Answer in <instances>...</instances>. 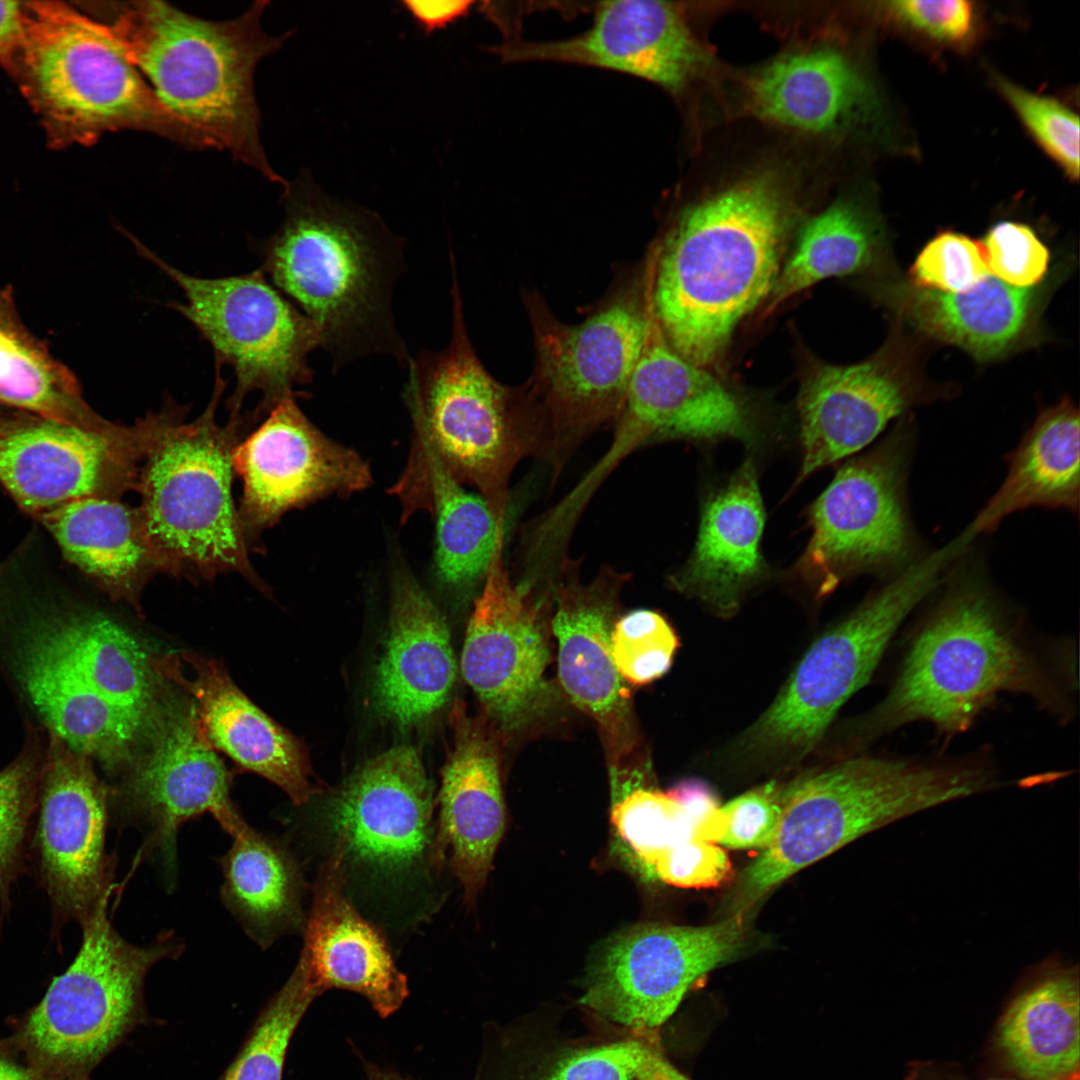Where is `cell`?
I'll return each instance as SVG.
<instances>
[{
    "instance_id": "cell-15",
    "label": "cell",
    "mask_w": 1080,
    "mask_h": 1080,
    "mask_svg": "<svg viewBox=\"0 0 1080 1080\" xmlns=\"http://www.w3.org/2000/svg\"><path fill=\"white\" fill-rule=\"evenodd\" d=\"M747 941L743 914L700 927L634 926L603 947L580 1002L611 1021L651 1032L700 977L742 954Z\"/></svg>"
},
{
    "instance_id": "cell-58",
    "label": "cell",
    "mask_w": 1080,
    "mask_h": 1080,
    "mask_svg": "<svg viewBox=\"0 0 1080 1080\" xmlns=\"http://www.w3.org/2000/svg\"><path fill=\"white\" fill-rule=\"evenodd\" d=\"M365 1069L368 1080H412L395 1071L382 1069L372 1064H366Z\"/></svg>"
},
{
    "instance_id": "cell-21",
    "label": "cell",
    "mask_w": 1080,
    "mask_h": 1080,
    "mask_svg": "<svg viewBox=\"0 0 1080 1080\" xmlns=\"http://www.w3.org/2000/svg\"><path fill=\"white\" fill-rule=\"evenodd\" d=\"M499 548L471 614L461 670L485 712L504 732L546 714L554 690L545 678L547 639L536 608L512 584Z\"/></svg>"
},
{
    "instance_id": "cell-40",
    "label": "cell",
    "mask_w": 1080,
    "mask_h": 1080,
    "mask_svg": "<svg viewBox=\"0 0 1080 1080\" xmlns=\"http://www.w3.org/2000/svg\"><path fill=\"white\" fill-rule=\"evenodd\" d=\"M0 402L34 416L83 427L107 420L84 402L76 384L32 344L0 325Z\"/></svg>"
},
{
    "instance_id": "cell-14",
    "label": "cell",
    "mask_w": 1080,
    "mask_h": 1080,
    "mask_svg": "<svg viewBox=\"0 0 1080 1080\" xmlns=\"http://www.w3.org/2000/svg\"><path fill=\"white\" fill-rule=\"evenodd\" d=\"M536 344L535 392L560 462L586 433L617 418L647 332V308L614 300L583 323L559 322L536 298L528 302Z\"/></svg>"
},
{
    "instance_id": "cell-46",
    "label": "cell",
    "mask_w": 1080,
    "mask_h": 1080,
    "mask_svg": "<svg viewBox=\"0 0 1080 1080\" xmlns=\"http://www.w3.org/2000/svg\"><path fill=\"white\" fill-rule=\"evenodd\" d=\"M998 88L1041 147L1071 179L1079 176V118L1057 99L1005 79Z\"/></svg>"
},
{
    "instance_id": "cell-43",
    "label": "cell",
    "mask_w": 1080,
    "mask_h": 1080,
    "mask_svg": "<svg viewBox=\"0 0 1080 1080\" xmlns=\"http://www.w3.org/2000/svg\"><path fill=\"white\" fill-rule=\"evenodd\" d=\"M44 761L34 748L0 771V903L10 905L14 882L25 868V848L37 810Z\"/></svg>"
},
{
    "instance_id": "cell-39",
    "label": "cell",
    "mask_w": 1080,
    "mask_h": 1080,
    "mask_svg": "<svg viewBox=\"0 0 1080 1080\" xmlns=\"http://www.w3.org/2000/svg\"><path fill=\"white\" fill-rule=\"evenodd\" d=\"M882 250L876 217L856 201L837 200L801 229L769 295L770 307L824 279L870 269Z\"/></svg>"
},
{
    "instance_id": "cell-16",
    "label": "cell",
    "mask_w": 1080,
    "mask_h": 1080,
    "mask_svg": "<svg viewBox=\"0 0 1080 1080\" xmlns=\"http://www.w3.org/2000/svg\"><path fill=\"white\" fill-rule=\"evenodd\" d=\"M144 450L142 418L95 428L0 419V483L34 517L78 499H119L136 490Z\"/></svg>"
},
{
    "instance_id": "cell-6",
    "label": "cell",
    "mask_w": 1080,
    "mask_h": 1080,
    "mask_svg": "<svg viewBox=\"0 0 1080 1080\" xmlns=\"http://www.w3.org/2000/svg\"><path fill=\"white\" fill-rule=\"evenodd\" d=\"M993 785L975 765L864 756L800 776L782 787L776 834L740 875L729 915H747L789 877L869 832Z\"/></svg>"
},
{
    "instance_id": "cell-5",
    "label": "cell",
    "mask_w": 1080,
    "mask_h": 1080,
    "mask_svg": "<svg viewBox=\"0 0 1080 1080\" xmlns=\"http://www.w3.org/2000/svg\"><path fill=\"white\" fill-rule=\"evenodd\" d=\"M23 4V39L8 75L51 148L89 146L105 133L122 130L206 148L128 61L105 22L64 2Z\"/></svg>"
},
{
    "instance_id": "cell-27",
    "label": "cell",
    "mask_w": 1080,
    "mask_h": 1080,
    "mask_svg": "<svg viewBox=\"0 0 1080 1080\" xmlns=\"http://www.w3.org/2000/svg\"><path fill=\"white\" fill-rule=\"evenodd\" d=\"M764 525L757 469L749 458L706 496L694 549L670 583L718 616L734 615L744 595L768 574L761 551Z\"/></svg>"
},
{
    "instance_id": "cell-13",
    "label": "cell",
    "mask_w": 1080,
    "mask_h": 1080,
    "mask_svg": "<svg viewBox=\"0 0 1080 1080\" xmlns=\"http://www.w3.org/2000/svg\"><path fill=\"white\" fill-rule=\"evenodd\" d=\"M911 451L910 435L893 433L845 463L811 505V537L796 571L817 597L850 576L900 572L915 561L905 495Z\"/></svg>"
},
{
    "instance_id": "cell-44",
    "label": "cell",
    "mask_w": 1080,
    "mask_h": 1080,
    "mask_svg": "<svg viewBox=\"0 0 1080 1080\" xmlns=\"http://www.w3.org/2000/svg\"><path fill=\"white\" fill-rule=\"evenodd\" d=\"M678 638L668 621L652 610H635L614 622L610 648L623 678L643 685L660 678L670 668Z\"/></svg>"
},
{
    "instance_id": "cell-47",
    "label": "cell",
    "mask_w": 1080,
    "mask_h": 1080,
    "mask_svg": "<svg viewBox=\"0 0 1080 1080\" xmlns=\"http://www.w3.org/2000/svg\"><path fill=\"white\" fill-rule=\"evenodd\" d=\"M988 275L980 241L953 231L931 239L909 270L913 287L943 293L967 291Z\"/></svg>"
},
{
    "instance_id": "cell-33",
    "label": "cell",
    "mask_w": 1080,
    "mask_h": 1080,
    "mask_svg": "<svg viewBox=\"0 0 1080 1080\" xmlns=\"http://www.w3.org/2000/svg\"><path fill=\"white\" fill-rule=\"evenodd\" d=\"M747 96L761 118L810 133H833L857 122L870 88L842 53L815 48L782 56L751 78Z\"/></svg>"
},
{
    "instance_id": "cell-28",
    "label": "cell",
    "mask_w": 1080,
    "mask_h": 1080,
    "mask_svg": "<svg viewBox=\"0 0 1080 1080\" xmlns=\"http://www.w3.org/2000/svg\"><path fill=\"white\" fill-rule=\"evenodd\" d=\"M301 957L321 993L339 988L364 996L382 1018L395 1013L408 996L384 938L347 896L338 860L328 856L313 888Z\"/></svg>"
},
{
    "instance_id": "cell-25",
    "label": "cell",
    "mask_w": 1080,
    "mask_h": 1080,
    "mask_svg": "<svg viewBox=\"0 0 1080 1080\" xmlns=\"http://www.w3.org/2000/svg\"><path fill=\"white\" fill-rule=\"evenodd\" d=\"M617 578L605 574L587 585H566L558 592L552 620L561 685L596 721L615 771L637 744L630 694L610 648Z\"/></svg>"
},
{
    "instance_id": "cell-10",
    "label": "cell",
    "mask_w": 1080,
    "mask_h": 1080,
    "mask_svg": "<svg viewBox=\"0 0 1080 1080\" xmlns=\"http://www.w3.org/2000/svg\"><path fill=\"white\" fill-rule=\"evenodd\" d=\"M107 902L82 925L77 956L53 979L22 1032L32 1064L53 1075L87 1079L144 1022L143 989L150 968L182 950L168 933L147 946L129 943L111 925Z\"/></svg>"
},
{
    "instance_id": "cell-34",
    "label": "cell",
    "mask_w": 1080,
    "mask_h": 1080,
    "mask_svg": "<svg viewBox=\"0 0 1080 1080\" xmlns=\"http://www.w3.org/2000/svg\"><path fill=\"white\" fill-rule=\"evenodd\" d=\"M395 490L407 515L420 507L433 513L440 578L456 587L484 581L504 537L503 517L488 501L465 490L418 442Z\"/></svg>"
},
{
    "instance_id": "cell-35",
    "label": "cell",
    "mask_w": 1080,
    "mask_h": 1080,
    "mask_svg": "<svg viewBox=\"0 0 1080 1080\" xmlns=\"http://www.w3.org/2000/svg\"><path fill=\"white\" fill-rule=\"evenodd\" d=\"M1079 411L1069 399L1044 410L1008 458L998 490L966 528L992 532L1014 512L1030 507L1077 514L1080 503Z\"/></svg>"
},
{
    "instance_id": "cell-38",
    "label": "cell",
    "mask_w": 1080,
    "mask_h": 1080,
    "mask_svg": "<svg viewBox=\"0 0 1080 1080\" xmlns=\"http://www.w3.org/2000/svg\"><path fill=\"white\" fill-rule=\"evenodd\" d=\"M231 837L220 860L222 899L247 935L266 948L306 922L302 875L288 849L246 822Z\"/></svg>"
},
{
    "instance_id": "cell-7",
    "label": "cell",
    "mask_w": 1080,
    "mask_h": 1080,
    "mask_svg": "<svg viewBox=\"0 0 1080 1080\" xmlns=\"http://www.w3.org/2000/svg\"><path fill=\"white\" fill-rule=\"evenodd\" d=\"M216 368L212 397L198 418L186 422L184 408L172 400L142 418L139 510L167 573L189 571L208 579L238 572L263 589L232 494L241 415L231 413L225 426L217 423L226 383Z\"/></svg>"
},
{
    "instance_id": "cell-32",
    "label": "cell",
    "mask_w": 1080,
    "mask_h": 1080,
    "mask_svg": "<svg viewBox=\"0 0 1080 1080\" xmlns=\"http://www.w3.org/2000/svg\"><path fill=\"white\" fill-rule=\"evenodd\" d=\"M71 564L113 599L139 610L145 584L167 569L139 510L115 498H83L36 516Z\"/></svg>"
},
{
    "instance_id": "cell-20",
    "label": "cell",
    "mask_w": 1080,
    "mask_h": 1080,
    "mask_svg": "<svg viewBox=\"0 0 1080 1080\" xmlns=\"http://www.w3.org/2000/svg\"><path fill=\"white\" fill-rule=\"evenodd\" d=\"M294 395L278 401L233 451L234 471L243 481L238 513L247 539L292 509L372 484L367 462L310 422Z\"/></svg>"
},
{
    "instance_id": "cell-50",
    "label": "cell",
    "mask_w": 1080,
    "mask_h": 1080,
    "mask_svg": "<svg viewBox=\"0 0 1080 1080\" xmlns=\"http://www.w3.org/2000/svg\"><path fill=\"white\" fill-rule=\"evenodd\" d=\"M887 6L897 21L943 43H962L974 30L976 13L969 1L908 0L893 1Z\"/></svg>"
},
{
    "instance_id": "cell-19",
    "label": "cell",
    "mask_w": 1080,
    "mask_h": 1080,
    "mask_svg": "<svg viewBox=\"0 0 1080 1080\" xmlns=\"http://www.w3.org/2000/svg\"><path fill=\"white\" fill-rule=\"evenodd\" d=\"M647 332L618 415L612 445L598 463L608 474L646 440H760L761 431L744 402L725 384L676 352L655 317L650 286Z\"/></svg>"
},
{
    "instance_id": "cell-45",
    "label": "cell",
    "mask_w": 1080,
    "mask_h": 1080,
    "mask_svg": "<svg viewBox=\"0 0 1080 1080\" xmlns=\"http://www.w3.org/2000/svg\"><path fill=\"white\" fill-rule=\"evenodd\" d=\"M782 812V786L769 782L718 807L693 837L733 849L766 848Z\"/></svg>"
},
{
    "instance_id": "cell-23",
    "label": "cell",
    "mask_w": 1080,
    "mask_h": 1080,
    "mask_svg": "<svg viewBox=\"0 0 1080 1080\" xmlns=\"http://www.w3.org/2000/svg\"><path fill=\"white\" fill-rule=\"evenodd\" d=\"M151 661L160 677L192 696L201 733L215 751L277 785L296 805L317 793L303 742L255 705L221 662L187 651Z\"/></svg>"
},
{
    "instance_id": "cell-53",
    "label": "cell",
    "mask_w": 1080,
    "mask_h": 1080,
    "mask_svg": "<svg viewBox=\"0 0 1080 1080\" xmlns=\"http://www.w3.org/2000/svg\"><path fill=\"white\" fill-rule=\"evenodd\" d=\"M24 33V4L0 1V67L10 73Z\"/></svg>"
},
{
    "instance_id": "cell-59",
    "label": "cell",
    "mask_w": 1080,
    "mask_h": 1080,
    "mask_svg": "<svg viewBox=\"0 0 1080 1080\" xmlns=\"http://www.w3.org/2000/svg\"><path fill=\"white\" fill-rule=\"evenodd\" d=\"M1078 1080H1080V1079H1078Z\"/></svg>"
},
{
    "instance_id": "cell-56",
    "label": "cell",
    "mask_w": 1080,
    "mask_h": 1080,
    "mask_svg": "<svg viewBox=\"0 0 1080 1080\" xmlns=\"http://www.w3.org/2000/svg\"><path fill=\"white\" fill-rule=\"evenodd\" d=\"M905 1080H1015L1007 1075L990 1076L983 1079L969 1077L959 1066L933 1062L919 1061L910 1065Z\"/></svg>"
},
{
    "instance_id": "cell-24",
    "label": "cell",
    "mask_w": 1080,
    "mask_h": 1080,
    "mask_svg": "<svg viewBox=\"0 0 1080 1080\" xmlns=\"http://www.w3.org/2000/svg\"><path fill=\"white\" fill-rule=\"evenodd\" d=\"M915 401L906 367L888 352L853 365L815 366L798 398L797 483L867 446Z\"/></svg>"
},
{
    "instance_id": "cell-48",
    "label": "cell",
    "mask_w": 1080,
    "mask_h": 1080,
    "mask_svg": "<svg viewBox=\"0 0 1080 1080\" xmlns=\"http://www.w3.org/2000/svg\"><path fill=\"white\" fill-rule=\"evenodd\" d=\"M980 244L989 274L1012 287L1029 289L1047 272L1049 250L1026 224L999 222Z\"/></svg>"
},
{
    "instance_id": "cell-51",
    "label": "cell",
    "mask_w": 1080,
    "mask_h": 1080,
    "mask_svg": "<svg viewBox=\"0 0 1080 1080\" xmlns=\"http://www.w3.org/2000/svg\"><path fill=\"white\" fill-rule=\"evenodd\" d=\"M644 1039L583 1048L564 1057L545 1080H636Z\"/></svg>"
},
{
    "instance_id": "cell-17",
    "label": "cell",
    "mask_w": 1080,
    "mask_h": 1080,
    "mask_svg": "<svg viewBox=\"0 0 1080 1080\" xmlns=\"http://www.w3.org/2000/svg\"><path fill=\"white\" fill-rule=\"evenodd\" d=\"M145 732L148 749L132 761L118 793L129 816L146 829L149 849L174 875L184 822L209 812L231 836L245 821L230 797L231 773L204 739L193 700L159 702Z\"/></svg>"
},
{
    "instance_id": "cell-18",
    "label": "cell",
    "mask_w": 1080,
    "mask_h": 1080,
    "mask_svg": "<svg viewBox=\"0 0 1080 1080\" xmlns=\"http://www.w3.org/2000/svg\"><path fill=\"white\" fill-rule=\"evenodd\" d=\"M110 792L91 758L51 732L38 794L34 848L55 919L87 922L112 888L106 853Z\"/></svg>"
},
{
    "instance_id": "cell-31",
    "label": "cell",
    "mask_w": 1080,
    "mask_h": 1080,
    "mask_svg": "<svg viewBox=\"0 0 1080 1080\" xmlns=\"http://www.w3.org/2000/svg\"><path fill=\"white\" fill-rule=\"evenodd\" d=\"M18 674L52 733L73 751L117 772L132 763L144 731L99 695L70 661L36 633L24 647Z\"/></svg>"
},
{
    "instance_id": "cell-29",
    "label": "cell",
    "mask_w": 1080,
    "mask_h": 1080,
    "mask_svg": "<svg viewBox=\"0 0 1080 1080\" xmlns=\"http://www.w3.org/2000/svg\"><path fill=\"white\" fill-rule=\"evenodd\" d=\"M1079 970L1057 959L1034 968L1001 1013L989 1044L1015 1080L1080 1079Z\"/></svg>"
},
{
    "instance_id": "cell-1",
    "label": "cell",
    "mask_w": 1080,
    "mask_h": 1080,
    "mask_svg": "<svg viewBox=\"0 0 1080 1080\" xmlns=\"http://www.w3.org/2000/svg\"><path fill=\"white\" fill-rule=\"evenodd\" d=\"M780 178L761 173L689 205L659 253L651 300L661 330L688 361L720 358L737 325L769 297L796 222Z\"/></svg>"
},
{
    "instance_id": "cell-37",
    "label": "cell",
    "mask_w": 1080,
    "mask_h": 1080,
    "mask_svg": "<svg viewBox=\"0 0 1080 1080\" xmlns=\"http://www.w3.org/2000/svg\"><path fill=\"white\" fill-rule=\"evenodd\" d=\"M104 699L144 732L159 705V674L136 638L98 613L46 622L36 631Z\"/></svg>"
},
{
    "instance_id": "cell-2",
    "label": "cell",
    "mask_w": 1080,
    "mask_h": 1080,
    "mask_svg": "<svg viewBox=\"0 0 1080 1080\" xmlns=\"http://www.w3.org/2000/svg\"><path fill=\"white\" fill-rule=\"evenodd\" d=\"M283 197L285 219L260 247L268 280L317 326L335 370L378 353L407 365L392 314L403 241L376 214L330 198L309 177Z\"/></svg>"
},
{
    "instance_id": "cell-22",
    "label": "cell",
    "mask_w": 1080,
    "mask_h": 1080,
    "mask_svg": "<svg viewBox=\"0 0 1080 1080\" xmlns=\"http://www.w3.org/2000/svg\"><path fill=\"white\" fill-rule=\"evenodd\" d=\"M509 61L544 60L587 65L629 74L680 92L705 64L679 8L653 0L605 1L592 26L575 37L503 46Z\"/></svg>"
},
{
    "instance_id": "cell-41",
    "label": "cell",
    "mask_w": 1080,
    "mask_h": 1080,
    "mask_svg": "<svg viewBox=\"0 0 1080 1080\" xmlns=\"http://www.w3.org/2000/svg\"><path fill=\"white\" fill-rule=\"evenodd\" d=\"M320 994L300 956L289 979L261 1012L238 1055L219 1080H282L293 1033Z\"/></svg>"
},
{
    "instance_id": "cell-8",
    "label": "cell",
    "mask_w": 1080,
    "mask_h": 1080,
    "mask_svg": "<svg viewBox=\"0 0 1080 1080\" xmlns=\"http://www.w3.org/2000/svg\"><path fill=\"white\" fill-rule=\"evenodd\" d=\"M952 562L945 548L915 560L805 652L768 709L732 744L733 760L790 765L815 747L869 680L890 639Z\"/></svg>"
},
{
    "instance_id": "cell-49",
    "label": "cell",
    "mask_w": 1080,
    "mask_h": 1080,
    "mask_svg": "<svg viewBox=\"0 0 1080 1080\" xmlns=\"http://www.w3.org/2000/svg\"><path fill=\"white\" fill-rule=\"evenodd\" d=\"M732 873L729 856L721 846L694 837L664 851L651 868V878L681 888L717 887Z\"/></svg>"
},
{
    "instance_id": "cell-30",
    "label": "cell",
    "mask_w": 1080,
    "mask_h": 1080,
    "mask_svg": "<svg viewBox=\"0 0 1080 1080\" xmlns=\"http://www.w3.org/2000/svg\"><path fill=\"white\" fill-rule=\"evenodd\" d=\"M457 675L447 623L416 580L394 579L389 631L377 665L375 702L401 727L426 719L448 700Z\"/></svg>"
},
{
    "instance_id": "cell-52",
    "label": "cell",
    "mask_w": 1080,
    "mask_h": 1080,
    "mask_svg": "<svg viewBox=\"0 0 1080 1080\" xmlns=\"http://www.w3.org/2000/svg\"><path fill=\"white\" fill-rule=\"evenodd\" d=\"M401 4L423 32L429 35L466 16L474 2L405 0Z\"/></svg>"
},
{
    "instance_id": "cell-57",
    "label": "cell",
    "mask_w": 1080,
    "mask_h": 1080,
    "mask_svg": "<svg viewBox=\"0 0 1080 1080\" xmlns=\"http://www.w3.org/2000/svg\"><path fill=\"white\" fill-rule=\"evenodd\" d=\"M0 1080H88L71 1079L53 1075L31 1064L24 1066L0 1056Z\"/></svg>"
},
{
    "instance_id": "cell-11",
    "label": "cell",
    "mask_w": 1080,
    "mask_h": 1080,
    "mask_svg": "<svg viewBox=\"0 0 1080 1080\" xmlns=\"http://www.w3.org/2000/svg\"><path fill=\"white\" fill-rule=\"evenodd\" d=\"M140 256L157 266L182 290L185 301L170 306L211 345L217 366L227 365L236 378L228 399L239 413L247 394L262 393L266 412L294 387L309 384L308 355L320 346L314 322L286 298L261 269L240 275L203 278L173 267L128 233Z\"/></svg>"
},
{
    "instance_id": "cell-4",
    "label": "cell",
    "mask_w": 1080,
    "mask_h": 1080,
    "mask_svg": "<svg viewBox=\"0 0 1080 1080\" xmlns=\"http://www.w3.org/2000/svg\"><path fill=\"white\" fill-rule=\"evenodd\" d=\"M1003 691L1028 694L1046 707L1062 704L1057 685L988 588L963 581L947 591L888 694L854 729L864 740L926 720L944 733H959Z\"/></svg>"
},
{
    "instance_id": "cell-9",
    "label": "cell",
    "mask_w": 1080,
    "mask_h": 1080,
    "mask_svg": "<svg viewBox=\"0 0 1080 1080\" xmlns=\"http://www.w3.org/2000/svg\"><path fill=\"white\" fill-rule=\"evenodd\" d=\"M453 327L442 350L410 357L405 398L420 443L460 484L504 516L507 483L537 436L518 421L509 392L484 368L465 326L454 260Z\"/></svg>"
},
{
    "instance_id": "cell-26",
    "label": "cell",
    "mask_w": 1080,
    "mask_h": 1080,
    "mask_svg": "<svg viewBox=\"0 0 1080 1080\" xmlns=\"http://www.w3.org/2000/svg\"><path fill=\"white\" fill-rule=\"evenodd\" d=\"M454 746L442 769L436 852L448 858L467 904L482 890L505 829V806L494 745L456 701Z\"/></svg>"
},
{
    "instance_id": "cell-36",
    "label": "cell",
    "mask_w": 1080,
    "mask_h": 1080,
    "mask_svg": "<svg viewBox=\"0 0 1080 1080\" xmlns=\"http://www.w3.org/2000/svg\"><path fill=\"white\" fill-rule=\"evenodd\" d=\"M891 295L904 318L921 332L984 361L1015 346L1035 307L1032 290L1012 287L992 275L960 293L902 285Z\"/></svg>"
},
{
    "instance_id": "cell-3",
    "label": "cell",
    "mask_w": 1080,
    "mask_h": 1080,
    "mask_svg": "<svg viewBox=\"0 0 1080 1080\" xmlns=\"http://www.w3.org/2000/svg\"><path fill=\"white\" fill-rule=\"evenodd\" d=\"M267 4L211 21L162 1L115 2L103 22L158 98L206 147L228 151L285 191L290 183L273 170L260 141L254 92L257 64L291 35L262 29Z\"/></svg>"
},
{
    "instance_id": "cell-55",
    "label": "cell",
    "mask_w": 1080,
    "mask_h": 1080,
    "mask_svg": "<svg viewBox=\"0 0 1080 1080\" xmlns=\"http://www.w3.org/2000/svg\"><path fill=\"white\" fill-rule=\"evenodd\" d=\"M636 1080H689L663 1054L660 1047L644 1038Z\"/></svg>"
},
{
    "instance_id": "cell-42",
    "label": "cell",
    "mask_w": 1080,
    "mask_h": 1080,
    "mask_svg": "<svg viewBox=\"0 0 1080 1080\" xmlns=\"http://www.w3.org/2000/svg\"><path fill=\"white\" fill-rule=\"evenodd\" d=\"M611 821L634 862L651 877L655 860L693 836L684 807L669 793L633 786L615 794Z\"/></svg>"
},
{
    "instance_id": "cell-12",
    "label": "cell",
    "mask_w": 1080,
    "mask_h": 1080,
    "mask_svg": "<svg viewBox=\"0 0 1080 1080\" xmlns=\"http://www.w3.org/2000/svg\"><path fill=\"white\" fill-rule=\"evenodd\" d=\"M323 808L329 856L338 860L344 886L353 879L385 896H405L441 865L433 785L411 746L367 761Z\"/></svg>"
},
{
    "instance_id": "cell-54",
    "label": "cell",
    "mask_w": 1080,
    "mask_h": 1080,
    "mask_svg": "<svg viewBox=\"0 0 1080 1080\" xmlns=\"http://www.w3.org/2000/svg\"><path fill=\"white\" fill-rule=\"evenodd\" d=\"M685 809L692 824L693 834L696 828L718 807V800L712 789L698 779H687L668 791Z\"/></svg>"
}]
</instances>
